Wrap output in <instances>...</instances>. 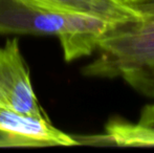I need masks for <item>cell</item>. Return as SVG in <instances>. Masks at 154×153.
Wrapping results in <instances>:
<instances>
[{
    "mask_svg": "<svg viewBox=\"0 0 154 153\" xmlns=\"http://www.w3.org/2000/svg\"><path fill=\"white\" fill-rule=\"evenodd\" d=\"M102 139L119 147H154V104L143 108L136 123L110 121Z\"/></svg>",
    "mask_w": 154,
    "mask_h": 153,
    "instance_id": "obj_5",
    "label": "cell"
},
{
    "mask_svg": "<svg viewBox=\"0 0 154 153\" xmlns=\"http://www.w3.org/2000/svg\"><path fill=\"white\" fill-rule=\"evenodd\" d=\"M0 90L15 111L47 118L34 91L17 38L8 39L3 46H0Z\"/></svg>",
    "mask_w": 154,
    "mask_h": 153,
    "instance_id": "obj_3",
    "label": "cell"
},
{
    "mask_svg": "<svg viewBox=\"0 0 154 153\" xmlns=\"http://www.w3.org/2000/svg\"><path fill=\"white\" fill-rule=\"evenodd\" d=\"M97 50L99 56L82 68L84 76L121 78L138 93L154 98V15L110 24Z\"/></svg>",
    "mask_w": 154,
    "mask_h": 153,
    "instance_id": "obj_1",
    "label": "cell"
},
{
    "mask_svg": "<svg viewBox=\"0 0 154 153\" xmlns=\"http://www.w3.org/2000/svg\"><path fill=\"white\" fill-rule=\"evenodd\" d=\"M123 3L129 6L137 5V4H146V3H154V0H121Z\"/></svg>",
    "mask_w": 154,
    "mask_h": 153,
    "instance_id": "obj_8",
    "label": "cell"
},
{
    "mask_svg": "<svg viewBox=\"0 0 154 153\" xmlns=\"http://www.w3.org/2000/svg\"><path fill=\"white\" fill-rule=\"evenodd\" d=\"M0 135L17 147L80 145L77 139L55 127L48 118L19 113L0 104Z\"/></svg>",
    "mask_w": 154,
    "mask_h": 153,
    "instance_id": "obj_4",
    "label": "cell"
},
{
    "mask_svg": "<svg viewBox=\"0 0 154 153\" xmlns=\"http://www.w3.org/2000/svg\"><path fill=\"white\" fill-rule=\"evenodd\" d=\"M109 25L97 17L57 11L32 0H0V34L55 36L66 62L97 50Z\"/></svg>",
    "mask_w": 154,
    "mask_h": 153,
    "instance_id": "obj_2",
    "label": "cell"
},
{
    "mask_svg": "<svg viewBox=\"0 0 154 153\" xmlns=\"http://www.w3.org/2000/svg\"><path fill=\"white\" fill-rule=\"evenodd\" d=\"M57 11L79 13L101 18L110 24L130 20L138 16L121 0H32Z\"/></svg>",
    "mask_w": 154,
    "mask_h": 153,
    "instance_id": "obj_6",
    "label": "cell"
},
{
    "mask_svg": "<svg viewBox=\"0 0 154 153\" xmlns=\"http://www.w3.org/2000/svg\"><path fill=\"white\" fill-rule=\"evenodd\" d=\"M130 8L135 11L138 15H154V3L137 4V5H132Z\"/></svg>",
    "mask_w": 154,
    "mask_h": 153,
    "instance_id": "obj_7",
    "label": "cell"
}]
</instances>
